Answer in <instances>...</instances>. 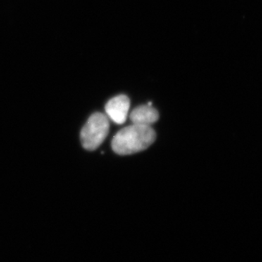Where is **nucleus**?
<instances>
[{
	"instance_id": "f257e3e1",
	"label": "nucleus",
	"mask_w": 262,
	"mask_h": 262,
	"mask_svg": "<svg viewBox=\"0 0 262 262\" xmlns=\"http://www.w3.org/2000/svg\"><path fill=\"white\" fill-rule=\"evenodd\" d=\"M155 139L156 133L151 126L133 124L115 134L112 141V148L117 155L135 154L147 149Z\"/></svg>"
},
{
	"instance_id": "f03ea898",
	"label": "nucleus",
	"mask_w": 262,
	"mask_h": 262,
	"mask_svg": "<svg viewBox=\"0 0 262 262\" xmlns=\"http://www.w3.org/2000/svg\"><path fill=\"white\" fill-rule=\"evenodd\" d=\"M110 127V120L106 115L100 113L93 114L81 130L82 146L89 151L97 149L108 136Z\"/></svg>"
},
{
	"instance_id": "20e7f679",
	"label": "nucleus",
	"mask_w": 262,
	"mask_h": 262,
	"mask_svg": "<svg viewBox=\"0 0 262 262\" xmlns=\"http://www.w3.org/2000/svg\"><path fill=\"white\" fill-rule=\"evenodd\" d=\"M130 120L135 125L151 126L159 120V113L149 105H141L131 112Z\"/></svg>"
},
{
	"instance_id": "7ed1b4c3",
	"label": "nucleus",
	"mask_w": 262,
	"mask_h": 262,
	"mask_svg": "<svg viewBox=\"0 0 262 262\" xmlns=\"http://www.w3.org/2000/svg\"><path fill=\"white\" fill-rule=\"evenodd\" d=\"M130 104V99L127 96L119 95L106 103L105 111L114 122L121 125L126 121Z\"/></svg>"
}]
</instances>
